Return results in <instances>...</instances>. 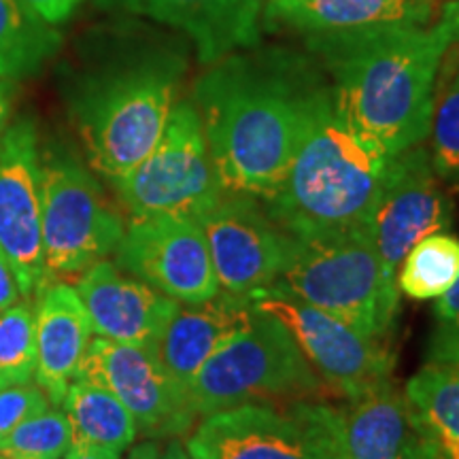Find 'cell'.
I'll list each match as a JSON object with an SVG mask.
<instances>
[{
  "label": "cell",
  "instance_id": "cell-1",
  "mask_svg": "<svg viewBox=\"0 0 459 459\" xmlns=\"http://www.w3.org/2000/svg\"><path fill=\"white\" fill-rule=\"evenodd\" d=\"M328 85L315 62L279 48L206 66L192 100L223 192L264 203L277 192Z\"/></svg>",
  "mask_w": 459,
  "mask_h": 459
},
{
  "label": "cell",
  "instance_id": "cell-2",
  "mask_svg": "<svg viewBox=\"0 0 459 459\" xmlns=\"http://www.w3.org/2000/svg\"><path fill=\"white\" fill-rule=\"evenodd\" d=\"M453 43L445 15L434 26L381 24L311 32L307 39L347 117L392 156L428 139L440 71Z\"/></svg>",
  "mask_w": 459,
  "mask_h": 459
},
{
  "label": "cell",
  "instance_id": "cell-3",
  "mask_svg": "<svg viewBox=\"0 0 459 459\" xmlns=\"http://www.w3.org/2000/svg\"><path fill=\"white\" fill-rule=\"evenodd\" d=\"M74 82L71 108L88 162L122 179L162 139L187 57L172 43L130 37Z\"/></svg>",
  "mask_w": 459,
  "mask_h": 459
},
{
  "label": "cell",
  "instance_id": "cell-4",
  "mask_svg": "<svg viewBox=\"0 0 459 459\" xmlns=\"http://www.w3.org/2000/svg\"><path fill=\"white\" fill-rule=\"evenodd\" d=\"M394 158L347 117L328 85L266 211L296 238L366 228Z\"/></svg>",
  "mask_w": 459,
  "mask_h": 459
},
{
  "label": "cell",
  "instance_id": "cell-5",
  "mask_svg": "<svg viewBox=\"0 0 459 459\" xmlns=\"http://www.w3.org/2000/svg\"><path fill=\"white\" fill-rule=\"evenodd\" d=\"M274 285L341 319L370 341L381 342L398 321L395 274L385 268L366 228L296 238L291 260Z\"/></svg>",
  "mask_w": 459,
  "mask_h": 459
},
{
  "label": "cell",
  "instance_id": "cell-6",
  "mask_svg": "<svg viewBox=\"0 0 459 459\" xmlns=\"http://www.w3.org/2000/svg\"><path fill=\"white\" fill-rule=\"evenodd\" d=\"M321 389L290 330L260 311L243 332L230 338L204 361L187 385V406L203 419L240 404H262L266 398L308 395Z\"/></svg>",
  "mask_w": 459,
  "mask_h": 459
},
{
  "label": "cell",
  "instance_id": "cell-7",
  "mask_svg": "<svg viewBox=\"0 0 459 459\" xmlns=\"http://www.w3.org/2000/svg\"><path fill=\"white\" fill-rule=\"evenodd\" d=\"M124 230L122 215L107 203L100 183L79 160L65 153L41 158L43 285L107 260Z\"/></svg>",
  "mask_w": 459,
  "mask_h": 459
},
{
  "label": "cell",
  "instance_id": "cell-8",
  "mask_svg": "<svg viewBox=\"0 0 459 459\" xmlns=\"http://www.w3.org/2000/svg\"><path fill=\"white\" fill-rule=\"evenodd\" d=\"M111 186L130 217H198L221 198L223 187L194 100L177 102L158 145Z\"/></svg>",
  "mask_w": 459,
  "mask_h": 459
},
{
  "label": "cell",
  "instance_id": "cell-9",
  "mask_svg": "<svg viewBox=\"0 0 459 459\" xmlns=\"http://www.w3.org/2000/svg\"><path fill=\"white\" fill-rule=\"evenodd\" d=\"M254 304L290 330L317 377L344 400H355L394 381V355L341 319L300 300L283 287L257 291Z\"/></svg>",
  "mask_w": 459,
  "mask_h": 459
},
{
  "label": "cell",
  "instance_id": "cell-10",
  "mask_svg": "<svg viewBox=\"0 0 459 459\" xmlns=\"http://www.w3.org/2000/svg\"><path fill=\"white\" fill-rule=\"evenodd\" d=\"M115 266L179 304L206 302L221 290L196 215L132 217L115 249Z\"/></svg>",
  "mask_w": 459,
  "mask_h": 459
},
{
  "label": "cell",
  "instance_id": "cell-11",
  "mask_svg": "<svg viewBox=\"0 0 459 459\" xmlns=\"http://www.w3.org/2000/svg\"><path fill=\"white\" fill-rule=\"evenodd\" d=\"M223 291L254 298L285 273L296 238L273 220L260 200L223 192L198 215Z\"/></svg>",
  "mask_w": 459,
  "mask_h": 459
},
{
  "label": "cell",
  "instance_id": "cell-12",
  "mask_svg": "<svg viewBox=\"0 0 459 459\" xmlns=\"http://www.w3.org/2000/svg\"><path fill=\"white\" fill-rule=\"evenodd\" d=\"M74 378L111 392L149 438L187 434L196 423L186 392L166 375L152 349L94 334Z\"/></svg>",
  "mask_w": 459,
  "mask_h": 459
},
{
  "label": "cell",
  "instance_id": "cell-13",
  "mask_svg": "<svg viewBox=\"0 0 459 459\" xmlns=\"http://www.w3.org/2000/svg\"><path fill=\"white\" fill-rule=\"evenodd\" d=\"M451 223L453 203L428 149L415 145L398 153L366 221V232L387 271L395 274L419 240L445 232Z\"/></svg>",
  "mask_w": 459,
  "mask_h": 459
},
{
  "label": "cell",
  "instance_id": "cell-14",
  "mask_svg": "<svg viewBox=\"0 0 459 459\" xmlns=\"http://www.w3.org/2000/svg\"><path fill=\"white\" fill-rule=\"evenodd\" d=\"M0 247L13 264L22 296L43 287L41 153L30 119L9 124L0 136Z\"/></svg>",
  "mask_w": 459,
  "mask_h": 459
},
{
  "label": "cell",
  "instance_id": "cell-15",
  "mask_svg": "<svg viewBox=\"0 0 459 459\" xmlns=\"http://www.w3.org/2000/svg\"><path fill=\"white\" fill-rule=\"evenodd\" d=\"M189 459H319L294 412L240 404L200 419L183 440Z\"/></svg>",
  "mask_w": 459,
  "mask_h": 459
},
{
  "label": "cell",
  "instance_id": "cell-16",
  "mask_svg": "<svg viewBox=\"0 0 459 459\" xmlns=\"http://www.w3.org/2000/svg\"><path fill=\"white\" fill-rule=\"evenodd\" d=\"M105 7L147 17L192 39L200 65L255 48L271 0H100Z\"/></svg>",
  "mask_w": 459,
  "mask_h": 459
},
{
  "label": "cell",
  "instance_id": "cell-17",
  "mask_svg": "<svg viewBox=\"0 0 459 459\" xmlns=\"http://www.w3.org/2000/svg\"><path fill=\"white\" fill-rule=\"evenodd\" d=\"M96 336L152 349L181 304L100 260L74 283Z\"/></svg>",
  "mask_w": 459,
  "mask_h": 459
},
{
  "label": "cell",
  "instance_id": "cell-18",
  "mask_svg": "<svg viewBox=\"0 0 459 459\" xmlns=\"http://www.w3.org/2000/svg\"><path fill=\"white\" fill-rule=\"evenodd\" d=\"M254 315V298L220 290L211 300L179 307L153 347V353L166 375L187 392V385L204 361L220 351L230 338L243 332Z\"/></svg>",
  "mask_w": 459,
  "mask_h": 459
},
{
  "label": "cell",
  "instance_id": "cell-19",
  "mask_svg": "<svg viewBox=\"0 0 459 459\" xmlns=\"http://www.w3.org/2000/svg\"><path fill=\"white\" fill-rule=\"evenodd\" d=\"M37 324V372L34 383L43 389L51 406L60 409L68 385L77 377L94 330L82 298L73 285L45 283L34 304Z\"/></svg>",
  "mask_w": 459,
  "mask_h": 459
},
{
  "label": "cell",
  "instance_id": "cell-20",
  "mask_svg": "<svg viewBox=\"0 0 459 459\" xmlns=\"http://www.w3.org/2000/svg\"><path fill=\"white\" fill-rule=\"evenodd\" d=\"M325 419L338 449L349 459L417 457L404 394L394 381L349 400L342 409L325 404Z\"/></svg>",
  "mask_w": 459,
  "mask_h": 459
},
{
  "label": "cell",
  "instance_id": "cell-21",
  "mask_svg": "<svg viewBox=\"0 0 459 459\" xmlns=\"http://www.w3.org/2000/svg\"><path fill=\"white\" fill-rule=\"evenodd\" d=\"M432 0H271L268 17L298 30H353L381 24L428 26Z\"/></svg>",
  "mask_w": 459,
  "mask_h": 459
},
{
  "label": "cell",
  "instance_id": "cell-22",
  "mask_svg": "<svg viewBox=\"0 0 459 459\" xmlns=\"http://www.w3.org/2000/svg\"><path fill=\"white\" fill-rule=\"evenodd\" d=\"M402 394L417 459H459V375L428 361Z\"/></svg>",
  "mask_w": 459,
  "mask_h": 459
},
{
  "label": "cell",
  "instance_id": "cell-23",
  "mask_svg": "<svg viewBox=\"0 0 459 459\" xmlns=\"http://www.w3.org/2000/svg\"><path fill=\"white\" fill-rule=\"evenodd\" d=\"M71 426V446H102L124 453L139 436L134 417L105 387L74 378L62 400Z\"/></svg>",
  "mask_w": 459,
  "mask_h": 459
},
{
  "label": "cell",
  "instance_id": "cell-24",
  "mask_svg": "<svg viewBox=\"0 0 459 459\" xmlns=\"http://www.w3.org/2000/svg\"><path fill=\"white\" fill-rule=\"evenodd\" d=\"M62 37L22 0H0V79L39 73L60 49Z\"/></svg>",
  "mask_w": 459,
  "mask_h": 459
},
{
  "label": "cell",
  "instance_id": "cell-25",
  "mask_svg": "<svg viewBox=\"0 0 459 459\" xmlns=\"http://www.w3.org/2000/svg\"><path fill=\"white\" fill-rule=\"evenodd\" d=\"M398 287L412 300H438L459 279V238L436 232L421 238L402 260Z\"/></svg>",
  "mask_w": 459,
  "mask_h": 459
},
{
  "label": "cell",
  "instance_id": "cell-26",
  "mask_svg": "<svg viewBox=\"0 0 459 459\" xmlns=\"http://www.w3.org/2000/svg\"><path fill=\"white\" fill-rule=\"evenodd\" d=\"M37 372L34 304L20 300L0 311V378L7 385L32 383Z\"/></svg>",
  "mask_w": 459,
  "mask_h": 459
},
{
  "label": "cell",
  "instance_id": "cell-27",
  "mask_svg": "<svg viewBox=\"0 0 459 459\" xmlns=\"http://www.w3.org/2000/svg\"><path fill=\"white\" fill-rule=\"evenodd\" d=\"M73 436L62 409L49 406L20 423L0 440V457L4 459H62L71 449Z\"/></svg>",
  "mask_w": 459,
  "mask_h": 459
},
{
  "label": "cell",
  "instance_id": "cell-28",
  "mask_svg": "<svg viewBox=\"0 0 459 459\" xmlns=\"http://www.w3.org/2000/svg\"><path fill=\"white\" fill-rule=\"evenodd\" d=\"M429 160L440 181L459 186V68L445 88L436 90L429 124Z\"/></svg>",
  "mask_w": 459,
  "mask_h": 459
},
{
  "label": "cell",
  "instance_id": "cell-29",
  "mask_svg": "<svg viewBox=\"0 0 459 459\" xmlns=\"http://www.w3.org/2000/svg\"><path fill=\"white\" fill-rule=\"evenodd\" d=\"M51 402L37 383H22L0 389V440L20 423L48 411Z\"/></svg>",
  "mask_w": 459,
  "mask_h": 459
},
{
  "label": "cell",
  "instance_id": "cell-30",
  "mask_svg": "<svg viewBox=\"0 0 459 459\" xmlns=\"http://www.w3.org/2000/svg\"><path fill=\"white\" fill-rule=\"evenodd\" d=\"M307 429L308 438L313 440L315 451L319 459H349L338 449L334 436L330 432L328 419H325V404H313V402H298L290 409ZM417 459V457H411Z\"/></svg>",
  "mask_w": 459,
  "mask_h": 459
},
{
  "label": "cell",
  "instance_id": "cell-31",
  "mask_svg": "<svg viewBox=\"0 0 459 459\" xmlns=\"http://www.w3.org/2000/svg\"><path fill=\"white\" fill-rule=\"evenodd\" d=\"M429 364L445 366L459 375V328L438 324L428 344Z\"/></svg>",
  "mask_w": 459,
  "mask_h": 459
},
{
  "label": "cell",
  "instance_id": "cell-32",
  "mask_svg": "<svg viewBox=\"0 0 459 459\" xmlns=\"http://www.w3.org/2000/svg\"><path fill=\"white\" fill-rule=\"evenodd\" d=\"M51 26H60L71 17L83 0H22Z\"/></svg>",
  "mask_w": 459,
  "mask_h": 459
},
{
  "label": "cell",
  "instance_id": "cell-33",
  "mask_svg": "<svg viewBox=\"0 0 459 459\" xmlns=\"http://www.w3.org/2000/svg\"><path fill=\"white\" fill-rule=\"evenodd\" d=\"M20 300H24V296H22V287L20 281H17L15 268L7 254L3 251V247H0V311L13 307Z\"/></svg>",
  "mask_w": 459,
  "mask_h": 459
},
{
  "label": "cell",
  "instance_id": "cell-34",
  "mask_svg": "<svg viewBox=\"0 0 459 459\" xmlns=\"http://www.w3.org/2000/svg\"><path fill=\"white\" fill-rule=\"evenodd\" d=\"M434 313H436V319H438V324L459 328V279L443 298H438V304H436Z\"/></svg>",
  "mask_w": 459,
  "mask_h": 459
},
{
  "label": "cell",
  "instance_id": "cell-35",
  "mask_svg": "<svg viewBox=\"0 0 459 459\" xmlns=\"http://www.w3.org/2000/svg\"><path fill=\"white\" fill-rule=\"evenodd\" d=\"M65 459H122V453L102 446H71Z\"/></svg>",
  "mask_w": 459,
  "mask_h": 459
},
{
  "label": "cell",
  "instance_id": "cell-36",
  "mask_svg": "<svg viewBox=\"0 0 459 459\" xmlns=\"http://www.w3.org/2000/svg\"><path fill=\"white\" fill-rule=\"evenodd\" d=\"M11 107H13V82L0 79V136L9 126Z\"/></svg>",
  "mask_w": 459,
  "mask_h": 459
},
{
  "label": "cell",
  "instance_id": "cell-37",
  "mask_svg": "<svg viewBox=\"0 0 459 459\" xmlns=\"http://www.w3.org/2000/svg\"><path fill=\"white\" fill-rule=\"evenodd\" d=\"M158 457H160V446L156 440H147V443L136 445L128 455V459H158Z\"/></svg>",
  "mask_w": 459,
  "mask_h": 459
},
{
  "label": "cell",
  "instance_id": "cell-38",
  "mask_svg": "<svg viewBox=\"0 0 459 459\" xmlns=\"http://www.w3.org/2000/svg\"><path fill=\"white\" fill-rule=\"evenodd\" d=\"M443 15L451 22L453 37H455V43H459V0H451V3L445 7Z\"/></svg>",
  "mask_w": 459,
  "mask_h": 459
},
{
  "label": "cell",
  "instance_id": "cell-39",
  "mask_svg": "<svg viewBox=\"0 0 459 459\" xmlns=\"http://www.w3.org/2000/svg\"><path fill=\"white\" fill-rule=\"evenodd\" d=\"M158 459H189V455L183 443H170L166 446V451H160Z\"/></svg>",
  "mask_w": 459,
  "mask_h": 459
},
{
  "label": "cell",
  "instance_id": "cell-40",
  "mask_svg": "<svg viewBox=\"0 0 459 459\" xmlns=\"http://www.w3.org/2000/svg\"><path fill=\"white\" fill-rule=\"evenodd\" d=\"M3 387H7V383H4L3 378H0V389H3Z\"/></svg>",
  "mask_w": 459,
  "mask_h": 459
},
{
  "label": "cell",
  "instance_id": "cell-41",
  "mask_svg": "<svg viewBox=\"0 0 459 459\" xmlns=\"http://www.w3.org/2000/svg\"><path fill=\"white\" fill-rule=\"evenodd\" d=\"M0 459H4V457H0Z\"/></svg>",
  "mask_w": 459,
  "mask_h": 459
}]
</instances>
